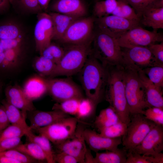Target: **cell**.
Wrapping results in <instances>:
<instances>
[{
	"instance_id": "12",
	"label": "cell",
	"mask_w": 163,
	"mask_h": 163,
	"mask_svg": "<svg viewBox=\"0 0 163 163\" xmlns=\"http://www.w3.org/2000/svg\"><path fill=\"white\" fill-rule=\"evenodd\" d=\"M97 29L117 39L131 29L140 26L139 21L111 14L97 18Z\"/></svg>"
},
{
	"instance_id": "15",
	"label": "cell",
	"mask_w": 163,
	"mask_h": 163,
	"mask_svg": "<svg viewBox=\"0 0 163 163\" xmlns=\"http://www.w3.org/2000/svg\"><path fill=\"white\" fill-rule=\"evenodd\" d=\"M53 37V24L50 16L45 12L39 13L34 30V37L36 50L40 55L51 43Z\"/></svg>"
},
{
	"instance_id": "17",
	"label": "cell",
	"mask_w": 163,
	"mask_h": 163,
	"mask_svg": "<svg viewBox=\"0 0 163 163\" xmlns=\"http://www.w3.org/2000/svg\"><path fill=\"white\" fill-rule=\"evenodd\" d=\"M50 8L52 12L78 18L85 17L87 13L82 0H55Z\"/></svg>"
},
{
	"instance_id": "45",
	"label": "cell",
	"mask_w": 163,
	"mask_h": 163,
	"mask_svg": "<svg viewBox=\"0 0 163 163\" xmlns=\"http://www.w3.org/2000/svg\"><path fill=\"white\" fill-rule=\"evenodd\" d=\"M23 42L22 36L15 39L0 40V43L4 50L21 48Z\"/></svg>"
},
{
	"instance_id": "34",
	"label": "cell",
	"mask_w": 163,
	"mask_h": 163,
	"mask_svg": "<svg viewBox=\"0 0 163 163\" xmlns=\"http://www.w3.org/2000/svg\"><path fill=\"white\" fill-rule=\"evenodd\" d=\"M127 125L121 121L110 126L99 129L101 136L109 138L122 137L125 134Z\"/></svg>"
},
{
	"instance_id": "24",
	"label": "cell",
	"mask_w": 163,
	"mask_h": 163,
	"mask_svg": "<svg viewBox=\"0 0 163 163\" xmlns=\"http://www.w3.org/2000/svg\"><path fill=\"white\" fill-rule=\"evenodd\" d=\"M96 152L94 163H126L127 150L123 147L114 151Z\"/></svg>"
},
{
	"instance_id": "49",
	"label": "cell",
	"mask_w": 163,
	"mask_h": 163,
	"mask_svg": "<svg viewBox=\"0 0 163 163\" xmlns=\"http://www.w3.org/2000/svg\"><path fill=\"white\" fill-rule=\"evenodd\" d=\"M5 109L2 105L0 106V132L10 125Z\"/></svg>"
},
{
	"instance_id": "40",
	"label": "cell",
	"mask_w": 163,
	"mask_h": 163,
	"mask_svg": "<svg viewBox=\"0 0 163 163\" xmlns=\"http://www.w3.org/2000/svg\"><path fill=\"white\" fill-rule=\"evenodd\" d=\"M22 36L20 28L13 24L0 26V40L15 39Z\"/></svg>"
},
{
	"instance_id": "16",
	"label": "cell",
	"mask_w": 163,
	"mask_h": 163,
	"mask_svg": "<svg viewBox=\"0 0 163 163\" xmlns=\"http://www.w3.org/2000/svg\"><path fill=\"white\" fill-rule=\"evenodd\" d=\"M84 135L86 143L95 152L102 150L114 151L122 144V137L113 138L105 137L90 129L85 128Z\"/></svg>"
},
{
	"instance_id": "46",
	"label": "cell",
	"mask_w": 163,
	"mask_h": 163,
	"mask_svg": "<svg viewBox=\"0 0 163 163\" xmlns=\"http://www.w3.org/2000/svg\"><path fill=\"white\" fill-rule=\"evenodd\" d=\"M126 163H149L148 156L127 151Z\"/></svg>"
},
{
	"instance_id": "44",
	"label": "cell",
	"mask_w": 163,
	"mask_h": 163,
	"mask_svg": "<svg viewBox=\"0 0 163 163\" xmlns=\"http://www.w3.org/2000/svg\"><path fill=\"white\" fill-rule=\"evenodd\" d=\"M156 60L163 66V41L159 44H152L147 46Z\"/></svg>"
},
{
	"instance_id": "31",
	"label": "cell",
	"mask_w": 163,
	"mask_h": 163,
	"mask_svg": "<svg viewBox=\"0 0 163 163\" xmlns=\"http://www.w3.org/2000/svg\"><path fill=\"white\" fill-rule=\"evenodd\" d=\"M30 130H31L29 126L11 124L0 132V142L7 139L21 138Z\"/></svg>"
},
{
	"instance_id": "3",
	"label": "cell",
	"mask_w": 163,
	"mask_h": 163,
	"mask_svg": "<svg viewBox=\"0 0 163 163\" xmlns=\"http://www.w3.org/2000/svg\"><path fill=\"white\" fill-rule=\"evenodd\" d=\"M121 64L123 68L125 95L130 115L143 114L145 110L150 107L147 102L145 88L138 71L128 65Z\"/></svg>"
},
{
	"instance_id": "52",
	"label": "cell",
	"mask_w": 163,
	"mask_h": 163,
	"mask_svg": "<svg viewBox=\"0 0 163 163\" xmlns=\"http://www.w3.org/2000/svg\"><path fill=\"white\" fill-rule=\"evenodd\" d=\"M85 163H94V157L92 155L90 151L88 149L85 156Z\"/></svg>"
},
{
	"instance_id": "53",
	"label": "cell",
	"mask_w": 163,
	"mask_h": 163,
	"mask_svg": "<svg viewBox=\"0 0 163 163\" xmlns=\"http://www.w3.org/2000/svg\"><path fill=\"white\" fill-rule=\"evenodd\" d=\"M51 0H38L39 4L42 11L46 10L48 8Z\"/></svg>"
},
{
	"instance_id": "35",
	"label": "cell",
	"mask_w": 163,
	"mask_h": 163,
	"mask_svg": "<svg viewBox=\"0 0 163 163\" xmlns=\"http://www.w3.org/2000/svg\"><path fill=\"white\" fill-rule=\"evenodd\" d=\"M81 99L72 98L57 102L53 105L52 110H59L69 115L75 117Z\"/></svg>"
},
{
	"instance_id": "23",
	"label": "cell",
	"mask_w": 163,
	"mask_h": 163,
	"mask_svg": "<svg viewBox=\"0 0 163 163\" xmlns=\"http://www.w3.org/2000/svg\"><path fill=\"white\" fill-rule=\"evenodd\" d=\"M140 23L151 27L153 30L163 29V7L149 8L144 11L140 17Z\"/></svg>"
},
{
	"instance_id": "20",
	"label": "cell",
	"mask_w": 163,
	"mask_h": 163,
	"mask_svg": "<svg viewBox=\"0 0 163 163\" xmlns=\"http://www.w3.org/2000/svg\"><path fill=\"white\" fill-rule=\"evenodd\" d=\"M139 75L145 88L147 102L150 107L163 108L162 88L152 83L142 72L138 71Z\"/></svg>"
},
{
	"instance_id": "54",
	"label": "cell",
	"mask_w": 163,
	"mask_h": 163,
	"mask_svg": "<svg viewBox=\"0 0 163 163\" xmlns=\"http://www.w3.org/2000/svg\"><path fill=\"white\" fill-rule=\"evenodd\" d=\"M2 87V83L0 81V91L1 90Z\"/></svg>"
},
{
	"instance_id": "50",
	"label": "cell",
	"mask_w": 163,
	"mask_h": 163,
	"mask_svg": "<svg viewBox=\"0 0 163 163\" xmlns=\"http://www.w3.org/2000/svg\"><path fill=\"white\" fill-rule=\"evenodd\" d=\"M148 156L150 163H163V154L161 152Z\"/></svg>"
},
{
	"instance_id": "11",
	"label": "cell",
	"mask_w": 163,
	"mask_h": 163,
	"mask_svg": "<svg viewBox=\"0 0 163 163\" xmlns=\"http://www.w3.org/2000/svg\"><path fill=\"white\" fill-rule=\"evenodd\" d=\"M48 92L57 102L72 98L84 97L79 87L68 78L46 79Z\"/></svg>"
},
{
	"instance_id": "8",
	"label": "cell",
	"mask_w": 163,
	"mask_h": 163,
	"mask_svg": "<svg viewBox=\"0 0 163 163\" xmlns=\"http://www.w3.org/2000/svg\"><path fill=\"white\" fill-rule=\"evenodd\" d=\"M79 122H83L75 117H69L35 130L39 135L45 137L56 145L69 138L74 134Z\"/></svg>"
},
{
	"instance_id": "13",
	"label": "cell",
	"mask_w": 163,
	"mask_h": 163,
	"mask_svg": "<svg viewBox=\"0 0 163 163\" xmlns=\"http://www.w3.org/2000/svg\"><path fill=\"white\" fill-rule=\"evenodd\" d=\"M83 123L79 122L74 134L69 138L56 145L60 152H63L75 158L79 163H85L87 150L84 132Z\"/></svg>"
},
{
	"instance_id": "30",
	"label": "cell",
	"mask_w": 163,
	"mask_h": 163,
	"mask_svg": "<svg viewBox=\"0 0 163 163\" xmlns=\"http://www.w3.org/2000/svg\"><path fill=\"white\" fill-rule=\"evenodd\" d=\"M117 4V0H101L96 1L93 13L96 18L112 14Z\"/></svg>"
},
{
	"instance_id": "48",
	"label": "cell",
	"mask_w": 163,
	"mask_h": 163,
	"mask_svg": "<svg viewBox=\"0 0 163 163\" xmlns=\"http://www.w3.org/2000/svg\"><path fill=\"white\" fill-rule=\"evenodd\" d=\"M54 160L56 163H78V161L73 156L63 152L55 154Z\"/></svg>"
},
{
	"instance_id": "47",
	"label": "cell",
	"mask_w": 163,
	"mask_h": 163,
	"mask_svg": "<svg viewBox=\"0 0 163 163\" xmlns=\"http://www.w3.org/2000/svg\"><path fill=\"white\" fill-rule=\"evenodd\" d=\"M21 138L7 139L0 142V153L14 148L21 143Z\"/></svg>"
},
{
	"instance_id": "26",
	"label": "cell",
	"mask_w": 163,
	"mask_h": 163,
	"mask_svg": "<svg viewBox=\"0 0 163 163\" xmlns=\"http://www.w3.org/2000/svg\"><path fill=\"white\" fill-rule=\"evenodd\" d=\"M121 121L113 109L109 106L102 110L96 117L94 124L99 129L114 124Z\"/></svg>"
},
{
	"instance_id": "21",
	"label": "cell",
	"mask_w": 163,
	"mask_h": 163,
	"mask_svg": "<svg viewBox=\"0 0 163 163\" xmlns=\"http://www.w3.org/2000/svg\"><path fill=\"white\" fill-rule=\"evenodd\" d=\"M22 88L27 97L32 101L40 98L48 92L46 79L41 76L31 77Z\"/></svg>"
},
{
	"instance_id": "36",
	"label": "cell",
	"mask_w": 163,
	"mask_h": 163,
	"mask_svg": "<svg viewBox=\"0 0 163 163\" xmlns=\"http://www.w3.org/2000/svg\"><path fill=\"white\" fill-rule=\"evenodd\" d=\"M64 52V47L51 43L43 50L40 55L51 60L56 65L62 57Z\"/></svg>"
},
{
	"instance_id": "39",
	"label": "cell",
	"mask_w": 163,
	"mask_h": 163,
	"mask_svg": "<svg viewBox=\"0 0 163 163\" xmlns=\"http://www.w3.org/2000/svg\"><path fill=\"white\" fill-rule=\"evenodd\" d=\"M5 58L2 69H8L16 66L21 52V48L4 50Z\"/></svg>"
},
{
	"instance_id": "33",
	"label": "cell",
	"mask_w": 163,
	"mask_h": 163,
	"mask_svg": "<svg viewBox=\"0 0 163 163\" xmlns=\"http://www.w3.org/2000/svg\"><path fill=\"white\" fill-rule=\"evenodd\" d=\"M97 105L90 99L87 97L82 98L80 100L75 117L80 121L91 117L94 113Z\"/></svg>"
},
{
	"instance_id": "32",
	"label": "cell",
	"mask_w": 163,
	"mask_h": 163,
	"mask_svg": "<svg viewBox=\"0 0 163 163\" xmlns=\"http://www.w3.org/2000/svg\"><path fill=\"white\" fill-rule=\"evenodd\" d=\"M56 64L51 60L40 55L35 59L34 67L41 76H50L54 71Z\"/></svg>"
},
{
	"instance_id": "6",
	"label": "cell",
	"mask_w": 163,
	"mask_h": 163,
	"mask_svg": "<svg viewBox=\"0 0 163 163\" xmlns=\"http://www.w3.org/2000/svg\"><path fill=\"white\" fill-rule=\"evenodd\" d=\"M156 125L142 114L131 115L126 132L122 138L123 148L127 151L133 149L141 143Z\"/></svg>"
},
{
	"instance_id": "42",
	"label": "cell",
	"mask_w": 163,
	"mask_h": 163,
	"mask_svg": "<svg viewBox=\"0 0 163 163\" xmlns=\"http://www.w3.org/2000/svg\"><path fill=\"white\" fill-rule=\"evenodd\" d=\"M0 155L6 156L19 162V163H38V161L13 149L0 153Z\"/></svg>"
},
{
	"instance_id": "28",
	"label": "cell",
	"mask_w": 163,
	"mask_h": 163,
	"mask_svg": "<svg viewBox=\"0 0 163 163\" xmlns=\"http://www.w3.org/2000/svg\"><path fill=\"white\" fill-rule=\"evenodd\" d=\"M13 149L38 161H46V156L43 152L38 145L34 142H29L24 144L21 143Z\"/></svg>"
},
{
	"instance_id": "7",
	"label": "cell",
	"mask_w": 163,
	"mask_h": 163,
	"mask_svg": "<svg viewBox=\"0 0 163 163\" xmlns=\"http://www.w3.org/2000/svg\"><path fill=\"white\" fill-rule=\"evenodd\" d=\"M92 17L78 19L69 27L59 41L65 44H78L92 42L94 34V23Z\"/></svg>"
},
{
	"instance_id": "4",
	"label": "cell",
	"mask_w": 163,
	"mask_h": 163,
	"mask_svg": "<svg viewBox=\"0 0 163 163\" xmlns=\"http://www.w3.org/2000/svg\"><path fill=\"white\" fill-rule=\"evenodd\" d=\"M92 42L78 44H66L64 54L51 77L70 76L79 72L91 52Z\"/></svg>"
},
{
	"instance_id": "27",
	"label": "cell",
	"mask_w": 163,
	"mask_h": 163,
	"mask_svg": "<svg viewBox=\"0 0 163 163\" xmlns=\"http://www.w3.org/2000/svg\"><path fill=\"white\" fill-rule=\"evenodd\" d=\"M8 119L11 124H16L28 127L26 122L27 112L22 111L11 104L6 100L2 102Z\"/></svg>"
},
{
	"instance_id": "9",
	"label": "cell",
	"mask_w": 163,
	"mask_h": 163,
	"mask_svg": "<svg viewBox=\"0 0 163 163\" xmlns=\"http://www.w3.org/2000/svg\"><path fill=\"white\" fill-rule=\"evenodd\" d=\"M117 40L122 48L147 47L156 42L163 41V35L157 30L150 31L139 26L130 30Z\"/></svg>"
},
{
	"instance_id": "19",
	"label": "cell",
	"mask_w": 163,
	"mask_h": 163,
	"mask_svg": "<svg viewBox=\"0 0 163 163\" xmlns=\"http://www.w3.org/2000/svg\"><path fill=\"white\" fill-rule=\"evenodd\" d=\"M6 100L20 110L31 112L35 110L32 101L24 93L22 88L16 85L8 87L5 90Z\"/></svg>"
},
{
	"instance_id": "1",
	"label": "cell",
	"mask_w": 163,
	"mask_h": 163,
	"mask_svg": "<svg viewBox=\"0 0 163 163\" xmlns=\"http://www.w3.org/2000/svg\"><path fill=\"white\" fill-rule=\"evenodd\" d=\"M79 72L86 97L97 105L104 96L108 77L107 67L92 55L88 56Z\"/></svg>"
},
{
	"instance_id": "10",
	"label": "cell",
	"mask_w": 163,
	"mask_h": 163,
	"mask_svg": "<svg viewBox=\"0 0 163 163\" xmlns=\"http://www.w3.org/2000/svg\"><path fill=\"white\" fill-rule=\"evenodd\" d=\"M121 49L122 61L121 63L130 65L138 71L151 66H163L156 60L147 47L136 46L121 47Z\"/></svg>"
},
{
	"instance_id": "14",
	"label": "cell",
	"mask_w": 163,
	"mask_h": 163,
	"mask_svg": "<svg viewBox=\"0 0 163 163\" xmlns=\"http://www.w3.org/2000/svg\"><path fill=\"white\" fill-rule=\"evenodd\" d=\"M163 150V126L156 125L141 143L130 151L146 156L153 155Z\"/></svg>"
},
{
	"instance_id": "2",
	"label": "cell",
	"mask_w": 163,
	"mask_h": 163,
	"mask_svg": "<svg viewBox=\"0 0 163 163\" xmlns=\"http://www.w3.org/2000/svg\"><path fill=\"white\" fill-rule=\"evenodd\" d=\"M107 67L108 77L104 97L120 120L128 124L130 114L125 95L123 66L120 64Z\"/></svg>"
},
{
	"instance_id": "18",
	"label": "cell",
	"mask_w": 163,
	"mask_h": 163,
	"mask_svg": "<svg viewBox=\"0 0 163 163\" xmlns=\"http://www.w3.org/2000/svg\"><path fill=\"white\" fill-rule=\"evenodd\" d=\"M30 117V129L36 130L47 126L60 119L70 117L69 115L58 110L50 111L33 110Z\"/></svg>"
},
{
	"instance_id": "37",
	"label": "cell",
	"mask_w": 163,
	"mask_h": 163,
	"mask_svg": "<svg viewBox=\"0 0 163 163\" xmlns=\"http://www.w3.org/2000/svg\"><path fill=\"white\" fill-rule=\"evenodd\" d=\"M141 70L155 85L163 88V66H151Z\"/></svg>"
},
{
	"instance_id": "29",
	"label": "cell",
	"mask_w": 163,
	"mask_h": 163,
	"mask_svg": "<svg viewBox=\"0 0 163 163\" xmlns=\"http://www.w3.org/2000/svg\"><path fill=\"white\" fill-rule=\"evenodd\" d=\"M117 1V5L111 14L140 22V18L125 0Z\"/></svg>"
},
{
	"instance_id": "43",
	"label": "cell",
	"mask_w": 163,
	"mask_h": 163,
	"mask_svg": "<svg viewBox=\"0 0 163 163\" xmlns=\"http://www.w3.org/2000/svg\"><path fill=\"white\" fill-rule=\"evenodd\" d=\"M134 10L139 17H141L143 11L146 9L152 8L158 0H125Z\"/></svg>"
},
{
	"instance_id": "41",
	"label": "cell",
	"mask_w": 163,
	"mask_h": 163,
	"mask_svg": "<svg viewBox=\"0 0 163 163\" xmlns=\"http://www.w3.org/2000/svg\"><path fill=\"white\" fill-rule=\"evenodd\" d=\"M144 115L157 125L163 126V108L152 107L146 109Z\"/></svg>"
},
{
	"instance_id": "51",
	"label": "cell",
	"mask_w": 163,
	"mask_h": 163,
	"mask_svg": "<svg viewBox=\"0 0 163 163\" xmlns=\"http://www.w3.org/2000/svg\"><path fill=\"white\" fill-rule=\"evenodd\" d=\"M10 0H0V12L6 10L10 5Z\"/></svg>"
},
{
	"instance_id": "25",
	"label": "cell",
	"mask_w": 163,
	"mask_h": 163,
	"mask_svg": "<svg viewBox=\"0 0 163 163\" xmlns=\"http://www.w3.org/2000/svg\"><path fill=\"white\" fill-rule=\"evenodd\" d=\"M25 136L28 142L36 143L41 149L45 155L47 163H56L54 160L55 154L52 149L50 141L47 138L40 135H36L30 130L27 132Z\"/></svg>"
},
{
	"instance_id": "22",
	"label": "cell",
	"mask_w": 163,
	"mask_h": 163,
	"mask_svg": "<svg viewBox=\"0 0 163 163\" xmlns=\"http://www.w3.org/2000/svg\"><path fill=\"white\" fill-rule=\"evenodd\" d=\"M49 14L53 24V39L59 41L71 24L80 18L55 12H52Z\"/></svg>"
},
{
	"instance_id": "38",
	"label": "cell",
	"mask_w": 163,
	"mask_h": 163,
	"mask_svg": "<svg viewBox=\"0 0 163 163\" xmlns=\"http://www.w3.org/2000/svg\"><path fill=\"white\" fill-rule=\"evenodd\" d=\"M10 3L14 7L27 12L39 13L42 11L38 0H10Z\"/></svg>"
},
{
	"instance_id": "5",
	"label": "cell",
	"mask_w": 163,
	"mask_h": 163,
	"mask_svg": "<svg viewBox=\"0 0 163 163\" xmlns=\"http://www.w3.org/2000/svg\"><path fill=\"white\" fill-rule=\"evenodd\" d=\"M92 55L107 67L120 64L121 47L116 39L97 29L93 40Z\"/></svg>"
},
{
	"instance_id": "55",
	"label": "cell",
	"mask_w": 163,
	"mask_h": 163,
	"mask_svg": "<svg viewBox=\"0 0 163 163\" xmlns=\"http://www.w3.org/2000/svg\"><path fill=\"white\" fill-rule=\"evenodd\" d=\"M100 0H96V1H100Z\"/></svg>"
}]
</instances>
